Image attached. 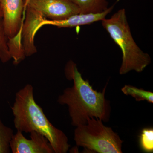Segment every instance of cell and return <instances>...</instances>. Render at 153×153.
<instances>
[{
    "instance_id": "1",
    "label": "cell",
    "mask_w": 153,
    "mask_h": 153,
    "mask_svg": "<svg viewBox=\"0 0 153 153\" xmlns=\"http://www.w3.org/2000/svg\"><path fill=\"white\" fill-rule=\"evenodd\" d=\"M65 74L67 79L73 80L74 84L63 91L57 101L61 105L68 106L71 125L76 127L85 124L88 117L108 121L111 106L105 97L107 84L102 91L94 90L88 80L82 78L76 64L71 61L66 65Z\"/></svg>"
},
{
    "instance_id": "2",
    "label": "cell",
    "mask_w": 153,
    "mask_h": 153,
    "mask_svg": "<svg viewBox=\"0 0 153 153\" xmlns=\"http://www.w3.org/2000/svg\"><path fill=\"white\" fill-rule=\"evenodd\" d=\"M11 109L17 131L22 133L36 131L47 138L55 153L67 152L70 147L68 137L50 122L36 103L31 84H27L17 92Z\"/></svg>"
},
{
    "instance_id": "3",
    "label": "cell",
    "mask_w": 153,
    "mask_h": 153,
    "mask_svg": "<svg viewBox=\"0 0 153 153\" xmlns=\"http://www.w3.org/2000/svg\"><path fill=\"white\" fill-rule=\"evenodd\" d=\"M102 25L122 52V63L120 74L123 75L131 71L141 72L151 63L150 56L143 52L132 36L126 10L121 9L110 19L101 21Z\"/></svg>"
},
{
    "instance_id": "4",
    "label": "cell",
    "mask_w": 153,
    "mask_h": 153,
    "mask_svg": "<svg viewBox=\"0 0 153 153\" xmlns=\"http://www.w3.org/2000/svg\"><path fill=\"white\" fill-rule=\"evenodd\" d=\"M74 140L76 146L98 153H122L123 141L112 128L94 117L88 118L86 124L76 127Z\"/></svg>"
},
{
    "instance_id": "5",
    "label": "cell",
    "mask_w": 153,
    "mask_h": 153,
    "mask_svg": "<svg viewBox=\"0 0 153 153\" xmlns=\"http://www.w3.org/2000/svg\"><path fill=\"white\" fill-rule=\"evenodd\" d=\"M27 7L52 21L64 20L79 13L78 7L70 0H29Z\"/></svg>"
},
{
    "instance_id": "6",
    "label": "cell",
    "mask_w": 153,
    "mask_h": 153,
    "mask_svg": "<svg viewBox=\"0 0 153 153\" xmlns=\"http://www.w3.org/2000/svg\"><path fill=\"white\" fill-rule=\"evenodd\" d=\"M30 139L26 138L22 132L17 131L10 144L13 153H55L46 137L36 131L30 132Z\"/></svg>"
},
{
    "instance_id": "7",
    "label": "cell",
    "mask_w": 153,
    "mask_h": 153,
    "mask_svg": "<svg viewBox=\"0 0 153 153\" xmlns=\"http://www.w3.org/2000/svg\"><path fill=\"white\" fill-rule=\"evenodd\" d=\"M25 0H0L4 30L8 38L16 36L23 26Z\"/></svg>"
},
{
    "instance_id": "8",
    "label": "cell",
    "mask_w": 153,
    "mask_h": 153,
    "mask_svg": "<svg viewBox=\"0 0 153 153\" xmlns=\"http://www.w3.org/2000/svg\"><path fill=\"white\" fill-rule=\"evenodd\" d=\"M26 17L24 21L22 32V46L26 57L31 56L37 52L34 39L39 24L44 19L38 12L27 7Z\"/></svg>"
},
{
    "instance_id": "9",
    "label": "cell",
    "mask_w": 153,
    "mask_h": 153,
    "mask_svg": "<svg viewBox=\"0 0 153 153\" xmlns=\"http://www.w3.org/2000/svg\"><path fill=\"white\" fill-rule=\"evenodd\" d=\"M114 5L108 8L104 12L99 13L78 14L73 15L67 19L59 21H52L44 19L37 29L38 32L44 25H49L58 28H68L89 25L94 22L101 21L105 19L108 14L111 12Z\"/></svg>"
},
{
    "instance_id": "10",
    "label": "cell",
    "mask_w": 153,
    "mask_h": 153,
    "mask_svg": "<svg viewBox=\"0 0 153 153\" xmlns=\"http://www.w3.org/2000/svg\"><path fill=\"white\" fill-rule=\"evenodd\" d=\"M77 6L79 14L99 13L104 12L108 7L106 0H70Z\"/></svg>"
},
{
    "instance_id": "11",
    "label": "cell",
    "mask_w": 153,
    "mask_h": 153,
    "mask_svg": "<svg viewBox=\"0 0 153 153\" xmlns=\"http://www.w3.org/2000/svg\"><path fill=\"white\" fill-rule=\"evenodd\" d=\"M121 91L125 95L131 96L135 99L136 101H147L153 103V93L151 91L128 85H125L121 88Z\"/></svg>"
},
{
    "instance_id": "12",
    "label": "cell",
    "mask_w": 153,
    "mask_h": 153,
    "mask_svg": "<svg viewBox=\"0 0 153 153\" xmlns=\"http://www.w3.org/2000/svg\"><path fill=\"white\" fill-rule=\"evenodd\" d=\"M13 135V130L5 125L0 118V153L10 152V144Z\"/></svg>"
},
{
    "instance_id": "13",
    "label": "cell",
    "mask_w": 153,
    "mask_h": 153,
    "mask_svg": "<svg viewBox=\"0 0 153 153\" xmlns=\"http://www.w3.org/2000/svg\"><path fill=\"white\" fill-rule=\"evenodd\" d=\"M140 147L143 152L152 153L153 152V128L143 129L140 136Z\"/></svg>"
},
{
    "instance_id": "14",
    "label": "cell",
    "mask_w": 153,
    "mask_h": 153,
    "mask_svg": "<svg viewBox=\"0 0 153 153\" xmlns=\"http://www.w3.org/2000/svg\"><path fill=\"white\" fill-rule=\"evenodd\" d=\"M8 39L4 30L2 19L0 20V60L3 63L12 59L8 47Z\"/></svg>"
},
{
    "instance_id": "15",
    "label": "cell",
    "mask_w": 153,
    "mask_h": 153,
    "mask_svg": "<svg viewBox=\"0 0 153 153\" xmlns=\"http://www.w3.org/2000/svg\"><path fill=\"white\" fill-rule=\"evenodd\" d=\"M29 2V0H25V9H24V13H23V18H24V19H25V14H26V10H27Z\"/></svg>"
},
{
    "instance_id": "16",
    "label": "cell",
    "mask_w": 153,
    "mask_h": 153,
    "mask_svg": "<svg viewBox=\"0 0 153 153\" xmlns=\"http://www.w3.org/2000/svg\"><path fill=\"white\" fill-rule=\"evenodd\" d=\"M3 18V12L2 11L0 5V20Z\"/></svg>"
}]
</instances>
